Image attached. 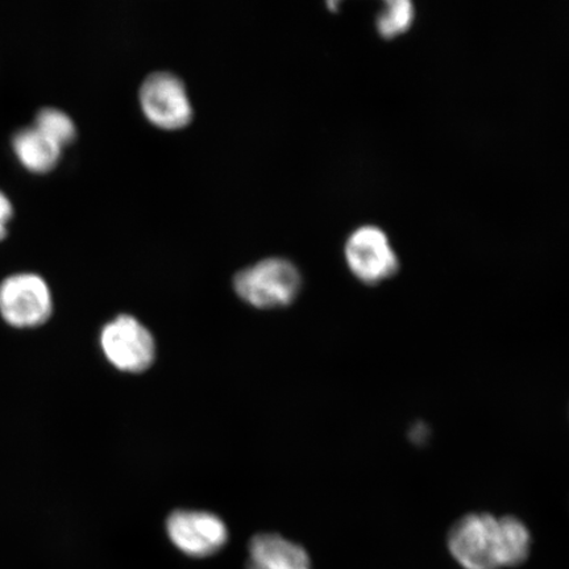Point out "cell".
<instances>
[{
  "label": "cell",
  "instance_id": "3",
  "mask_svg": "<svg viewBox=\"0 0 569 569\" xmlns=\"http://www.w3.org/2000/svg\"><path fill=\"white\" fill-rule=\"evenodd\" d=\"M53 315V296L48 283L34 273H18L0 283V316L16 329H36Z\"/></svg>",
  "mask_w": 569,
  "mask_h": 569
},
{
  "label": "cell",
  "instance_id": "6",
  "mask_svg": "<svg viewBox=\"0 0 569 569\" xmlns=\"http://www.w3.org/2000/svg\"><path fill=\"white\" fill-rule=\"evenodd\" d=\"M166 530L176 549L189 558L204 559L222 551L230 532L223 519L202 510H176Z\"/></svg>",
  "mask_w": 569,
  "mask_h": 569
},
{
  "label": "cell",
  "instance_id": "4",
  "mask_svg": "<svg viewBox=\"0 0 569 569\" xmlns=\"http://www.w3.org/2000/svg\"><path fill=\"white\" fill-rule=\"evenodd\" d=\"M139 103L149 122L162 130H181L194 116L187 87L172 71L148 74L139 89Z\"/></svg>",
  "mask_w": 569,
  "mask_h": 569
},
{
  "label": "cell",
  "instance_id": "13",
  "mask_svg": "<svg viewBox=\"0 0 569 569\" xmlns=\"http://www.w3.org/2000/svg\"><path fill=\"white\" fill-rule=\"evenodd\" d=\"M13 218V206L11 199L0 190V241L9 234V224Z\"/></svg>",
  "mask_w": 569,
  "mask_h": 569
},
{
  "label": "cell",
  "instance_id": "11",
  "mask_svg": "<svg viewBox=\"0 0 569 569\" xmlns=\"http://www.w3.org/2000/svg\"><path fill=\"white\" fill-rule=\"evenodd\" d=\"M46 134L47 138L56 142L57 146L67 148L77 138V127L67 112L53 107H47L38 112L34 119V126Z\"/></svg>",
  "mask_w": 569,
  "mask_h": 569
},
{
  "label": "cell",
  "instance_id": "10",
  "mask_svg": "<svg viewBox=\"0 0 569 569\" xmlns=\"http://www.w3.org/2000/svg\"><path fill=\"white\" fill-rule=\"evenodd\" d=\"M500 531L501 569L517 568L529 560L532 549V536L522 519L515 516L498 517Z\"/></svg>",
  "mask_w": 569,
  "mask_h": 569
},
{
  "label": "cell",
  "instance_id": "7",
  "mask_svg": "<svg viewBox=\"0 0 569 569\" xmlns=\"http://www.w3.org/2000/svg\"><path fill=\"white\" fill-rule=\"evenodd\" d=\"M348 268L356 279L376 284L390 279L400 269L387 233L375 226H365L351 233L345 249Z\"/></svg>",
  "mask_w": 569,
  "mask_h": 569
},
{
  "label": "cell",
  "instance_id": "5",
  "mask_svg": "<svg viewBox=\"0 0 569 569\" xmlns=\"http://www.w3.org/2000/svg\"><path fill=\"white\" fill-rule=\"evenodd\" d=\"M99 343L107 361L126 373L144 372L156 359V341L151 331L132 316H119L107 323Z\"/></svg>",
  "mask_w": 569,
  "mask_h": 569
},
{
  "label": "cell",
  "instance_id": "12",
  "mask_svg": "<svg viewBox=\"0 0 569 569\" xmlns=\"http://www.w3.org/2000/svg\"><path fill=\"white\" fill-rule=\"evenodd\" d=\"M415 19V6L409 0H389L386 10L377 19L379 32L386 38H393L407 30Z\"/></svg>",
  "mask_w": 569,
  "mask_h": 569
},
{
  "label": "cell",
  "instance_id": "1",
  "mask_svg": "<svg viewBox=\"0 0 569 569\" xmlns=\"http://www.w3.org/2000/svg\"><path fill=\"white\" fill-rule=\"evenodd\" d=\"M301 287L300 270L282 258L258 261L233 279V289L241 300L258 309L284 308L296 300Z\"/></svg>",
  "mask_w": 569,
  "mask_h": 569
},
{
  "label": "cell",
  "instance_id": "9",
  "mask_svg": "<svg viewBox=\"0 0 569 569\" xmlns=\"http://www.w3.org/2000/svg\"><path fill=\"white\" fill-rule=\"evenodd\" d=\"M12 149L21 166L34 174L52 172L59 166L63 151L36 127L23 128L13 134Z\"/></svg>",
  "mask_w": 569,
  "mask_h": 569
},
{
  "label": "cell",
  "instance_id": "2",
  "mask_svg": "<svg viewBox=\"0 0 569 569\" xmlns=\"http://www.w3.org/2000/svg\"><path fill=\"white\" fill-rule=\"evenodd\" d=\"M447 550L461 569H501L498 517L462 516L447 533Z\"/></svg>",
  "mask_w": 569,
  "mask_h": 569
},
{
  "label": "cell",
  "instance_id": "8",
  "mask_svg": "<svg viewBox=\"0 0 569 569\" xmlns=\"http://www.w3.org/2000/svg\"><path fill=\"white\" fill-rule=\"evenodd\" d=\"M247 569H312L308 551L279 533L262 532L248 546Z\"/></svg>",
  "mask_w": 569,
  "mask_h": 569
}]
</instances>
